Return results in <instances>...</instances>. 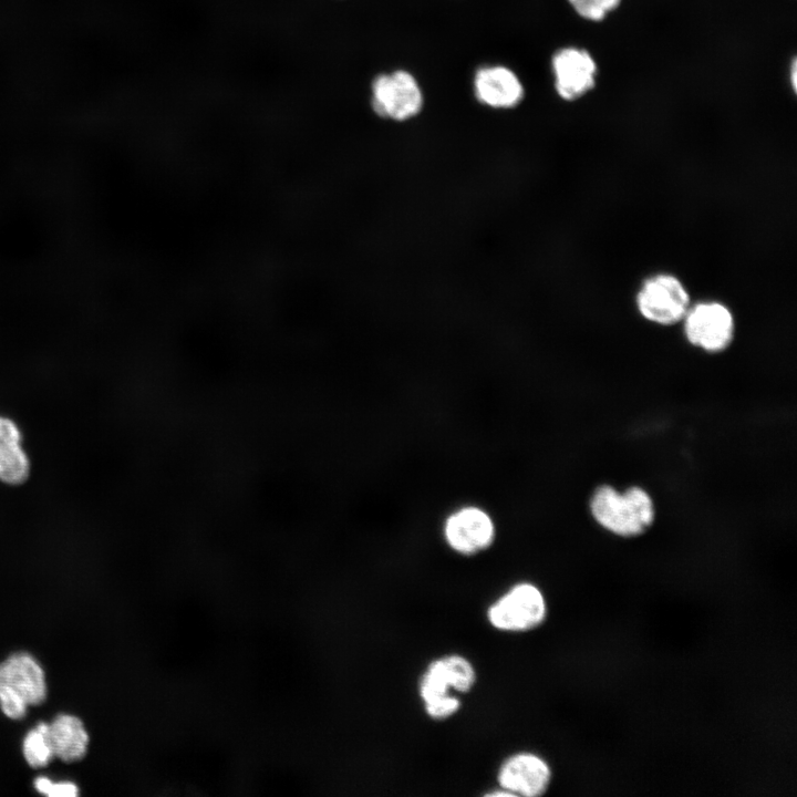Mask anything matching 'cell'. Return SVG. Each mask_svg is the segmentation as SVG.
Instances as JSON below:
<instances>
[{
  "label": "cell",
  "mask_w": 797,
  "mask_h": 797,
  "mask_svg": "<svg viewBox=\"0 0 797 797\" xmlns=\"http://www.w3.org/2000/svg\"><path fill=\"white\" fill-rule=\"evenodd\" d=\"M684 332L693 345L707 352L726 349L734 335L731 311L718 302H702L684 315Z\"/></svg>",
  "instance_id": "cell-9"
},
{
  "label": "cell",
  "mask_w": 797,
  "mask_h": 797,
  "mask_svg": "<svg viewBox=\"0 0 797 797\" xmlns=\"http://www.w3.org/2000/svg\"><path fill=\"white\" fill-rule=\"evenodd\" d=\"M476 681L474 664L462 654H445L431 661L418 681V695L426 715L434 721L454 716L462 706L456 694L470 692Z\"/></svg>",
  "instance_id": "cell-1"
},
{
  "label": "cell",
  "mask_w": 797,
  "mask_h": 797,
  "mask_svg": "<svg viewBox=\"0 0 797 797\" xmlns=\"http://www.w3.org/2000/svg\"><path fill=\"white\" fill-rule=\"evenodd\" d=\"M53 755L64 762L81 759L87 748L89 735L80 718L62 714L48 725Z\"/></svg>",
  "instance_id": "cell-13"
},
{
  "label": "cell",
  "mask_w": 797,
  "mask_h": 797,
  "mask_svg": "<svg viewBox=\"0 0 797 797\" xmlns=\"http://www.w3.org/2000/svg\"><path fill=\"white\" fill-rule=\"evenodd\" d=\"M796 73H797V68H796V61L794 60L791 63V80H790L794 91L796 90V80H797Z\"/></svg>",
  "instance_id": "cell-17"
},
{
  "label": "cell",
  "mask_w": 797,
  "mask_h": 797,
  "mask_svg": "<svg viewBox=\"0 0 797 797\" xmlns=\"http://www.w3.org/2000/svg\"><path fill=\"white\" fill-rule=\"evenodd\" d=\"M547 615L548 604L544 592L529 581L514 583L486 610L490 627L506 633L532 631L546 621Z\"/></svg>",
  "instance_id": "cell-3"
},
{
  "label": "cell",
  "mask_w": 797,
  "mask_h": 797,
  "mask_svg": "<svg viewBox=\"0 0 797 797\" xmlns=\"http://www.w3.org/2000/svg\"><path fill=\"white\" fill-rule=\"evenodd\" d=\"M34 786L39 793L50 797H75L79 794L77 787L73 783H53L46 777H38Z\"/></svg>",
  "instance_id": "cell-16"
},
{
  "label": "cell",
  "mask_w": 797,
  "mask_h": 797,
  "mask_svg": "<svg viewBox=\"0 0 797 797\" xmlns=\"http://www.w3.org/2000/svg\"><path fill=\"white\" fill-rule=\"evenodd\" d=\"M476 101L489 108L510 110L525 99V86L518 74L504 64H483L473 76Z\"/></svg>",
  "instance_id": "cell-11"
},
{
  "label": "cell",
  "mask_w": 797,
  "mask_h": 797,
  "mask_svg": "<svg viewBox=\"0 0 797 797\" xmlns=\"http://www.w3.org/2000/svg\"><path fill=\"white\" fill-rule=\"evenodd\" d=\"M621 0H568L572 9L583 19L602 20L608 12L615 9Z\"/></svg>",
  "instance_id": "cell-15"
},
{
  "label": "cell",
  "mask_w": 797,
  "mask_h": 797,
  "mask_svg": "<svg viewBox=\"0 0 797 797\" xmlns=\"http://www.w3.org/2000/svg\"><path fill=\"white\" fill-rule=\"evenodd\" d=\"M557 94L566 101H575L594 86L597 64L584 49L563 46L550 60Z\"/></svg>",
  "instance_id": "cell-10"
},
{
  "label": "cell",
  "mask_w": 797,
  "mask_h": 797,
  "mask_svg": "<svg viewBox=\"0 0 797 797\" xmlns=\"http://www.w3.org/2000/svg\"><path fill=\"white\" fill-rule=\"evenodd\" d=\"M590 509L600 526L627 538L644 532L654 519L653 501L640 487L619 493L613 487L601 486L593 493Z\"/></svg>",
  "instance_id": "cell-2"
},
{
  "label": "cell",
  "mask_w": 797,
  "mask_h": 797,
  "mask_svg": "<svg viewBox=\"0 0 797 797\" xmlns=\"http://www.w3.org/2000/svg\"><path fill=\"white\" fill-rule=\"evenodd\" d=\"M46 684L42 667L28 653H15L0 663V706L10 718L19 720L28 706L45 700Z\"/></svg>",
  "instance_id": "cell-4"
},
{
  "label": "cell",
  "mask_w": 797,
  "mask_h": 797,
  "mask_svg": "<svg viewBox=\"0 0 797 797\" xmlns=\"http://www.w3.org/2000/svg\"><path fill=\"white\" fill-rule=\"evenodd\" d=\"M690 297L683 283L672 275H658L648 279L636 297L641 315L661 325H671L684 318Z\"/></svg>",
  "instance_id": "cell-7"
},
{
  "label": "cell",
  "mask_w": 797,
  "mask_h": 797,
  "mask_svg": "<svg viewBox=\"0 0 797 797\" xmlns=\"http://www.w3.org/2000/svg\"><path fill=\"white\" fill-rule=\"evenodd\" d=\"M31 462L22 446V433L17 423L0 415V483L18 487L27 483Z\"/></svg>",
  "instance_id": "cell-12"
},
{
  "label": "cell",
  "mask_w": 797,
  "mask_h": 797,
  "mask_svg": "<svg viewBox=\"0 0 797 797\" xmlns=\"http://www.w3.org/2000/svg\"><path fill=\"white\" fill-rule=\"evenodd\" d=\"M442 536L453 552L474 557L494 545L497 525L486 508L476 504H465L453 509L444 518Z\"/></svg>",
  "instance_id": "cell-6"
},
{
  "label": "cell",
  "mask_w": 797,
  "mask_h": 797,
  "mask_svg": "<svg viewBox=\"0 0 797 797\" xmlns=\"http://www.w3.org/2000/svg\"><path fill=\"white\" fill-rule=\"evenodd\" d=\"M497 783L500 789L514 797H540L552 780L548 762L532 752H517L507 756L498 767Z\"/></svg>",
  "instance_id": "cell-8"
},
{
  "label": "cell",
  "mask_w": 797,
  "mask_h": 797,
  "mask_svg": "<svg viewBox=\"0 0 797 797\" xmlns=\"http://www.w3.org/2000/svg\"><path fill=\"white\" fill-rule=\"evenodd\" d=\"M371 107L381 118L406 122L424 107V93L413 73L404 69L379 73L371 82Z\"/></svg>",
  "instance_id": "cell-5"
},
{
  "label": "cell",
  "mask_w": 797,
  "mask_h": 797,
  "mask_svg": "<svg viewBox=\"0 0 797 797\" xmlns=\"http://www.w3.org/2000/svg\"><path fill=\"white\" fill-rule=\"evenodd\" d=\"M46 723L38 724L23 742V755L32 767L45 766L53 757Z\"/></svg>",
  "instance_id": "cell-14"
}]
</instances>
